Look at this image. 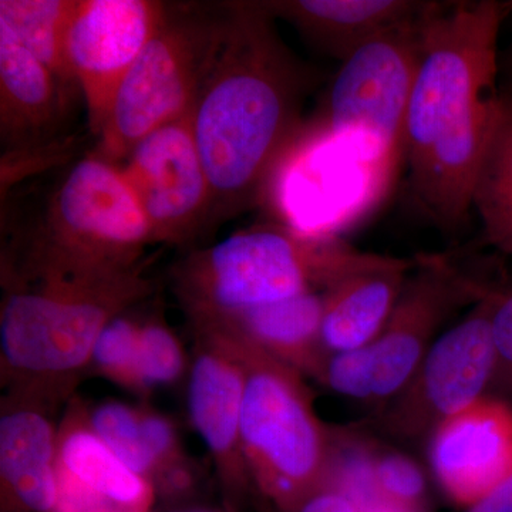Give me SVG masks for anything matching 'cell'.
<instances>
[{"label": "cell", "instance_id": "cell-8", "mask_svg": "<svg viewBox=\"0 0 512 512\" xmlns=\"http://www.w3.org/2000/svg\"><path fill=\"white\" fill-rule=\"evenodd\" d=\"M430 8L369 40L342 62L315 127L357 143L366 160L392 164L403 156L404 124Z\"/></svg>", "mask_w": 512, "mask_h": 512}, {"label": "cell", "instance_id": "cell-26", "mask_svg": "<svg viewBox=\"0 0 512 512\" xmlns=\"http://www.w3.org/2000/svg\"><path fill=\"white\" fill-rule=\"evenodd\" d=\"M318 382L340 396L372 404L375 372L370 346L329 353Z\"/></svg>", "mask_w": 512, "mask_h": 512}, {"label": "cell", "instance_id": "cell-7", "mask_svg": "<svg viewBox=\"0 0 512 512\" xmlns=\"http://www.w3.org/2000/svg\"><path fill=\"white\" fill-rule=\"evenodd\" d=\"M225 19L227 3H168L160 29L114 96L94 154L120 165L143 138L191 113L220 47Z\"/></svg>", "mask_w": 512, "mask_h": 512}, {"label": "cell", "instance_id": "cell-10", "mask_svg": "<svg viewBox=\"0 0 512 512\" xmlns=\"http://www.w3.org/2000/svg\"><path fill=\"white\" fill-rule=\"evenodd\" d=\"M495 286L464 274L441 255L419 256L396 308L370 345L377 410L393 399L439 338L441 326L463 306L480 302Z\"/></svg>", "mask_w": 512, "mask_h": 512}, {"label": "cell", "instance_id": "cell-30", "mask_svg": "<svg viewBox=\"0 0 512 512\" xmlns=\"http://www.w3.org/2000/svg\"><path fill=\"white\" fill-rule=\"evenodd\" d=\"M463 512H512V476Z\"/></svg>", "mask_w": 512, "mask_h": 512}, {"label": "cell", "instance_id": "cell-5", "mask_svg": "<svg viewBox=\"0 0 512 512\" xmlns=\"http://www.w3.org/2000/svg\"><path fill=\"white\" fill-rule=\"evenodd\" d=\"M220 336L244 370L241 439L255 493L276 512H295L325 485L333 429L319 419L303 375L227 329Z\"/></svg>", "mask_w": 512, "mask_h": 512}, {"label": "cell", "instance_id": "cell-15", "mask_svg": "<svg viewBox=\"0 0 512 512\" xmlns=\"http://www.w3.org/2000/svg\"><path fill=\"white\" fill-rule=\"evenodd\" d=\"M59 397L9 387L0 412L2 512H59V429L50 414Z\"/></svg>", "mask_w": 512, "mask_h": 512}, {"label": "cell", "instance_id": "cell-1", "mask_svg": "<svg viewBox=\"0 0 512 512\" xmlns=\"http://www.w3.org/2000/svg\"><path fill=\"white\" fill-rule=\"evenodd\" d=\"M312 80L282 42L264 2L227 3L224 35L192 109L211 188L210 229L268 194L301 133Z\"/></svg>", "mask_w": 512, "mask_h": 512}, {"label": "cell", "instance_id": "cell-20", "mask_svg": "<svg viewBox=\"0 0 512 512\" xmlns=\"http://www.w3.org/2000/svg\"><path fill=\"white\" fill-rule=\"evenodd\" d=\"M323 306V293H303L194 330H232L301 375L319 380L329 355L322 345Z\"/></svg>", "mask_w": 512, "mask_h": 512}, {"label": "cell", "instance_id": "cell-14", "mask_svg": "<svg viewBox=\"0 0 512 512\" xmlns=\"http://www.w3.org/2000/svg\"><path fill=\"white\" fill-rule=\"evenodd\" d=\"M441 491L466 508L512 476V406L485 396L441 423L427 440Z\"/></svg>", "mask_w": 512, "mask_h": 512}, {"label": "cell", "instance_id": "cell-21", "mask_svg": "<svg viewBox=\"0 0 512 512\" xmlns=\"http://www.w3.org/2000/svg\"><path fill=\"white\" fill-rule=\"evenodd\" d=\"M484 237L512 258V110L500 99L471 192Z\"/></svg>", "mask_w": 512, "mask_h": 512}, {"label": "cell", "instance_id": "cell-11", "mask_svg": "<svg viewBox=\"0 0 512 512\" xmlns=\"http://www.w3.org/2000/svg\"><path fill=\"white\" fill-rule=\"evenodd\" d=\"M140 202L154 244H185L210 231L211 188L192 111L143 138L119 165Z\"/></svg>", "mask_w": 512, "mask_h": 512}, {"label": "cell", "instance_id": "cell-29", "mask_svg": "<svg viewBox=\"0 0 512 512\" xmlns=\"http://www.w3.org/2000/svg\"><path fill=\"white\" fill-rule=\"evenodd\" d=\"M295 512H386L360 504L355 498L332 487H322L306 498Z\"/></svg>", "mask_w": 512, "mask_h": 512}, {"label": "cell", "instance_id": "cell-17", "mask_svg": "<svg viewBox=\"0 0 512 512\" xmlns=\"http://www.w3.org/2000/svg\"><path fill=\"white\" fill-rule=\"evenodd\" d=\"M60 503L107 505L123 512H151L156 490L94 433L89 410L73 400L59 427Z\"/></svg>", "mask_w": 512, "mask_h": 512}, {"label": "cell", "instance_id": "cell-28", "mask_svg": "<svg viewBox=\"0 0 512 512\" xmlns=\"http://www.w3.org/2000/svg\"><path fill=\"white\" fill-rule=\"evenodd\" d=\"M137 407L144 440H146L148 450L160 466V477L168 468L188 461L184 456L180 437H178L173 421L147 404H140Z\"/></svg>", "mask_w": 512, "mask_h": 512}, {"label": "cell", "instance_id": "cell-27", "mask_svg": "<svg viewBox=\"0 0 512 512\" xmlns=\"http://www.w3.org/2000/svg\"><path fill=\"white\" fill-rule=\"evenodd\" d=\"M495 367L491 389L512 400V288H497L491 315Z\"/></svg>", "mask_w": 512, "mask_h": 512}, {"label": "cell", "instance_id": "cell-25", "mask_svg": "<svg viewBox=\"0 0 512 512\" xmlns=\"http://www.w3.org/2000/svg\"><path fill=\"white\" fill-rule=\"evenodd\" d=\"M128 312L111 320L101 332L94 345L90 366L111 383L140 394L137 355L141 322Z\"/></svg>", "mask_w": 512, "mask_h": 512}, {"label": "cell", "instance_id": "cell-6", "mask_svg": "<svg viewBox=\"0 0 512 512\" xmlns=\"http://www.w3.org/2000/svg\"><path fill=\"white\" fill-rule=\"evenodd\" d=\"M153 232L119 165L89 154L47 201L19 259L2 275L103 274L143 264Z\"/></svg>", "mask_w": 512, "mask_h": 512}, {"label": "cell", "instance_id": "cell-34", "mask_svg": "<svg viewBox=\"0 0 512 512\" xmlns=\"http://www.w3.org/2000/svg\"><path fill=\"white\" fill-rule=\"evenodd\" d=\"M262 512H276L274 508L269 507L268 504L262 503Z\"/></svg>", "mask_w": 512, "mask_h": 512}, {"label": "cell", "instance_id": "cell-2", "mask_svg": "<svg viewBox=\"0 0 512 512\" xmlns=\"http://www.w3.org/2000/svg\"><path fill=\"white\" fill-rule=\"evenodd\" d=\"M505 2H433L423 20L403 157L421 210L446 231L466 224L498 103Z\"/></svg>", "mask_w": 512, "mask_h": 512}, {"label": "cell", "instance_id": "cell-13", "mask_svg": "<svg viewBox=\"0 0 512 512\" xmlns=\"http://www.w3.org/2000/svg\"><path fill=\"white\" fill-rule=\"evenodd\" d=\"M195 338L188 372V416L210 453L227 510L238 512L244 500L255 493L241 439L244 370L220 336L195 332Z\"/></svg>", "mask_w": 512, "mask_h": 512}, {"label": "cell", "instance_id": "cell-18", "mask_svg": "<svg viewBox=\"0 0 512 512\" xmlns=\"http://www.w3.org/2000/svg\"><path fill=\"white\" fill-rule=\"evenodd\" d=\"M414 261L380 255L323 292L322 345L328 353L372 345L396 308Z\"/></svg>", "mask_w": 512, "mask_h": 512}, {"label": "cell", "instance_id": "cell-22", "mask_svg": "<svg viewBox=\"0 0 512 512\" xmlns=\"http://www.w3.org/2000/svg\"><path fill=\"white\" fill-rule=\"evenodd\" d=\"M76 3L77 0H0V25H5L20 45L70 87H77L67 50Z\"/></svg>", "mask_w": 512, "mask_h": 512}, {"label": "cell", "instance_id": "cell-16", "mask_svg": "<svg viewBox=\"0 0 512 512\" xmlns=\"http://www.w3.org/2000/svg\"><path fill=\"white\" fill-rule=\"evenodd\" d=\"M49 67L0 25V137L3 157L45 150L66 119L69 92Z\"/></svg>", "mask_w": 512, "mask_h": 512}, {"label": "cell", "instance_id": "cell-24", "mask_svg": "<svg viewBox=\"0 0 512 512\" xmlns=\"http://www.w3.org/2000/svg\"><path fill=\"white\" fill-rule=\"evenodd\" d=\"M185 370L187 356L173 329L161 316L141 320L137 355L140 396L178 382Z\"/></svg>", "mask_w": 512, "mask_h": 512}, {"label": "cell", "instance_id": "cell-12", "mask_svg": "<svg viewBox=\"0 0 512 512\" xmlns=\"http://www.w3.org/2000/svg\"><path fill=\"white\" fill-rule=\"evenodd\" d=\"M167 6L156 0H77L67 50L96 138L128 70L160 29Z\"/></svg>", "mask_w": 512, "mask_h": 512}, {"label": "cell", "instance_id": "cell-23", "mask_svg": "<svg viewBox=\"0 0 512 512\" xmlns=\"http://www.w3.org/2000/svg\"><path fill=\"white\" fill-rule=\"evenodd\" d=\"M89 421L94 433L130 470L156 485L160 466L144 440L137 406L106 400L89 410Z\"/></svg>", "mask_w": 512, "mask_h": 512}, {"label": "cell", "instance_id": "cell-9", "mask_svg": "<svg viewBox=\"0 0 512 512\" xmlns=\"http://www.w3.org/2000/svg\"><path fill=\"white\" fill-rule=\"evenodd\" d=\"M497 288L437 338L409 382L377 410L376 429L406 443L427 441L441 423L488 396L495 367L491 315Z\"/></svg>", "mask_w": 512, "mask_h": 512}, {"label": "cell", "instance_id": "cell-4", "mask_svg": "<svg viewBox=\"0 0 512 512\" xmlns=\"http://www.w3.org/2000/svg\"><path fill=\"white\" fill-rule=\"evenodd\" d=\"M379 256L335 235L261 225L185 256L174 269V292L192 329L204 328L255 306L326 292Z\"/></svg>", "mask_w": 512, "mask_h": 512}, {"label": "cell", "instance_id": "cell-31", "mask_svg": "<svg viewBox=\"0 0 512 512\" xmlns=\"http://www.w3.org/2000/svg\"><path fill=\"white\" fill-rule=\"evenodd\" d=\"M507 5V19L512 23V0ZM498 92L505 106L512 110V39L510 45L500 53V73H498Z\"/></svg>", "mask_w": 512, "mask_h": 512}, {"label": "cell", "instance_id": "cell-19", "mask_svg": "<svg viewBox=\"0 0 512 512\" xmlns=\"http://www.w3.org/2000/svg\"><path fill=\"white\" fill-rule=\"evenodd\" d=\"M275 19L286 20L313 46L345 62L386 30L420 18L431 2L414 0H285L264 2Z\"/></svg>", "mask_w": 512, "mask_h": 512}, {"label": "cell", "instance_id": "cell-33", "mask_svg": "<svg viewBox=\"0 0 512 512\" xmlns=\"http://www.w3.org/2000/svg\"><path fill=\"white\" fill-rule=\"evenodd\" d=\"M164 512H231L229 510H215V508L204 507H188V508H175V510Z\"/></svg>", "mask_w": 512, "mask_h": 512}, {"label": "cell", "instance_id": "cell-32", "mask_svg": "<svg viewBox=\"0 0 512 512\" xmlns=\"http://www.w3.org/2000/svg\"><path fill=\"white\" fill-rule=\"evenodd\" d=\"M59 512H123L101 504H62Z\"/></svg>", "mask_w": 512, "mask_h": 512}, {"label": "cell", "instance_id": "cell-3", "mask_svg": "<svg viewBox=\"0 0 512 512\" xmlns=\"http://www.w3.org/2000/svg\"><path fill=\"white\" fill-rule=\"evenodd\" d=\"M2 376L63 397L104 328L154 292L144 265L103 274L2 276Z\"/></svg>", "mask_w": 512, "mask_h": 512}]
</instances>
